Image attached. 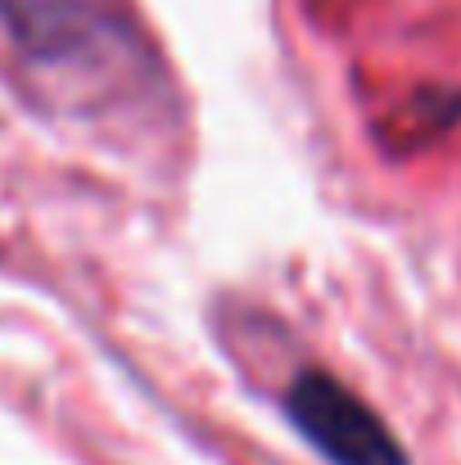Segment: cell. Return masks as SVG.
<instances>
[{"label":"cell","mask_w":461,"mask_h":465,"mask_svg":"<svg viewBox=\"0 0 461 465\" xmlns=\"http://www.w3.org/2000/svg\"><path fill=\"white\" fill-rule=\"evenodd\" d=\"M286 411L330 465H407L389 425L326 371H304L290 384Z\"/></svg>","instance_id":"cell-1"}]
</instances>
